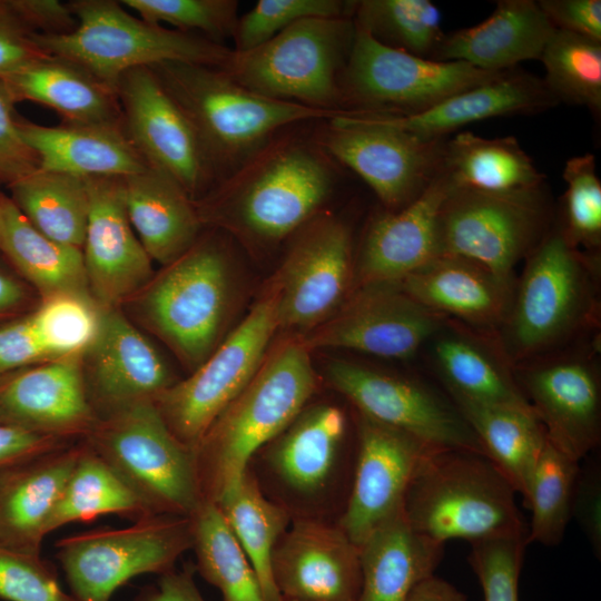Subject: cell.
<instances>
[{
	"mask_svg": "<svg viewBox=\"0 0 601 601\" xmlns=\"http://www.w3.org/2000/svg\"><path fill=\"white\" fill-rule=\"evenodd\" d=\"M334 165L316 139L278 132L195 205L203 225L274 246L319 215L335 187Z\"/></svg>",
	"mask_w": 601,
	"mask_h": 601,
	"instance_id": "6da1fadb",
	"label": "cell"
},
{
	"mask_svg": "<svg viewBox=\"0 0 601 601\" xmlns=\"http://www.w3.org/2000/svg\"><path fill=\"white\" fill-rule=\"evenodd\" d=\"M477 437L485 455L514 491L525 494L548 437L533 408L475 402L447 395Z\"/></svg>",
	"mask_w": 601,
	"mask_h": 601,
	"instance_id": "e575fe53",
	"label": "cell"
},
{
	"mask_svg": "<svg viewBox=\"0 0 601 601\" xmlns=\"http://www.w3.org/2000/svg\"><path fill=\"white\" fill-rule=\"evenodd\" d=\"M197 570L223 601H266L258 578L220 510L204 499L189 516Z\"/></svg>",
	"mask_w": 601,
	"mask_h": 601,
	"instance_id": "b9f144b4",
	"label": "cell"
},
{
	"mask_svg": "<svg viewBox=\"0 0 601 601\" xmlns=\"http://www.w3.org/2000/svg\"><path fill=\"white\" fill-rule=\"evenodd\" d=\"M82 441L154 514L190 516L204 500L195 451L173 434L154 401L99 418Z\"/></svg>",
	"mask_w": 601,
	"mask_h": 601,
	"instance_id": "9c48e42d",
	"label": "cell"
},
{
	"mask_svg": "<svg viewBox=\"0 0 601 601\" xmlns=\"http://www.w3.org/2000/svg\"><path fill=\"white\" fill-rule=\"evenodd\" d=\"M142 20L169 24L175 30L198 33L224 45L234 38L238 23L236 0H121Z\"/></svg>",
	"mask_w": 601,
	"mask_h": 601,
	"instance_id": "c3c4849f",
	"label": "cell"
},
{
	"mask_svg": "<svg viewBox=\"0 0 601 601\" xmlns=\"http://www.w3.org/2000/svg\"><path fill=\"white\" fill-rule=\"evenodd\" d=\"M0 249L38 287L45 298L59 294L91 297L82 252L43 235L12 199L1 193Z\"/></svg>",
	"mask_w": 601,
	"mask_h": 601,
	"instance_id": "d590c367",
	"label": "cell"
},
{
	"mask_svg": "<svg viewBox=\"0 0 601 601\" xmlns=\"http://www.w3.org/2000/svg\"><path fill=\"white\" fill-rule=\"evenodd\" d=\"M358 549L362 581L357 601H406L418 582L434 574L444 554V544L414 531L402 511Z\"/></svg>",
	"mask_w": 601,
	"mask_h": 601,
	"instance_id": "836d02e7",
	"label": "cell"
},
{
	"mask_svg": "<svg viewBox=\"0 0 601 601\" xmlns=\"http://www.w3.org/2000/svg\"><path fill=\"white\" fill-rule=\"evenodd\" d=\"M107 514L134 521L156 515L129 484L81 441L79 456L49 516L47 532Z\"/></svg>",
	"mask_w": 601,
	"mask_h": 601,
	"instance_id": "f35d334b",
	"label": "cell"
},
{
	"mask_svg": "<svg viewBox=\"0 0 601 601\" xmlns=\"http://www.w3.org/2000/svg\"><path fill=\"white\" fill-rule=\"evenodd\" d=\"M77 26L63 35L33 33L48 56L70 61L116 91L120 77L138 67L180 61L221 68L231 49L190 32L138 18L115 0L68 2Z\"/></svg>",
	"mask_w": 601,
	"mask_h": 601,
	"instance_id": "8992f818",
	"label": "cell"
},
{
	"mask_svg": "<svg viewBox=\"0 0 601 601\" xmlns=\"http://www.w3.org/2000/svg\"><path fill=\"white\" fill-rule=\"evenodd\" d=\"M138 293L145 324L195 370L217 347L229 313L228 256L216 238L200 236Z\"/></svg>",
	"mask_w": 601,
	"mask_h": 601,
	"instance_id": "ba28073f",
	"label": "cell"
},
{
	"mask_svg": "<svg viewBox=\"0 0 601 601\" xmlns=\"http://www.w3.org/2000/svg\"><path fill=\"white\" fill-rule=\"evenodd\" d=\"M572 518L601 559V463L590 457L579 467L572 499Z\"/></svg>",
	"mask_w": 601,
	"mask_h": 601,
	"instance_id": "db71d44e",
	"label": "cell"
},
{
	"mask_svg": "<svg viewBox=\"0 0 601 601\" xmlns=\"http://www.w3.org/2000/svg\"><path fill=\"white\" fill-rule=\"evenodd\" d=\"M18 129L38 157L41 170L86 179L126 177L148 166L122 126L67 122L43 126L18 119Z\"/></svg>",
	"mask_w": 601,
	"mask_h": 601,
	"instance_id": "4dcf8cb0",
	"label": "cell"
},
{
	"mask_svg": "<svg viewBox=\"0 0 601 601\" xmlns=\"http://www.w3.org/2000/svg\"><path fill=\"white\" fill-rule=\"evenodd\" d=\"M502 72L413 56L381 45L355 27L339 76L342 110L348 117L417 115Z\"/></svg>",
	"mask_w": 601,
	"mask_h": 601,
	"instance_id": "30bf717a",
	"label": "cell"
},
{
	"mask_svg": "<svg viewBox=\"0 0 601 601\" xmlns=\"http://www.w3.org/2000/svg\"><path fill=\"white\" fill-rule=\"evenodd\" d=\"M3 423L72 441L91 432L98 416L79 355L53 358L0 385Z\"/></svg>",
	"mask_w": 601,
	"mask_h": 601,
	"instance_id": "d4e9b609",
	"label": "cell"
},
{
	"mask_svg": "<svg viewBox=\"0 0 601 601\" xmlns=\"http://www.w3.org/2000/svg\"><path fill=\"white\" fill-rule=\"evenodd\" d=\"M28 319L46 358H60L79 355L92 345L100 307L88 296L59 294L45 298Z\"/></svg>",
	"mask_w": 601,
	"mask_h": 601,
	"instance_id": "bcb514c9",
	"label": "cell"
},
{
	"mask_svg": "<svg viewBox=\"0 0 601 601\" xmlns=\"http://www.w3.org/2000/svg\"><path fill=\"white\" fill-rule=\"evenodd\" d=\"M277 331L276 303L267 290L189 377L156 397L164 421L181 443L196 452L216 418L257 373Z\"/></svg>",
	"mask_w": 601,
	"mask_h": 601,
	"instance_id": "4fadbf2b",
	"label": "cell"
},
{
	"mask_svg": "<svg viewBox=\"0 0 601 601\" xmlns=\"http://www.w3.org/2000/svg\"><path fill=\"white\" fill-rule=\"evenodd\" d=\"M352 19L381 45L427 59L445 33L441 12L430 0L354 1Z\"/></svg>",
	"mask_w": 601,
	"mask_h": 601,
	"instance_id": "7bdbcfd3",
	"label": "cell"
},
{
	"mask_svg": "<svg viewBox=\"0 0 601 601\" xmlns=\"http://www.w3.org/2000/svg\"><path fill=\"white\" fill-rule=\"evenodd\" d=\"M272 575L282 599L357 601L359 549L339 526L299 520L278 540Z\"/></svg>",
	"mask_w": 601,
	"mask_h": 601,
	"instance_id": "603a6c76",
	"label": "cell"
},
{
	"mask_svg": "<svg viewBox=\"0 0 601 601\" xmlns=\"http://www.w3.org/2000/svg\"><path fill=\"white\" fill-rule=\"evenodd\" d=\"M353 485L338 526L358 548L402 511L407 486L433 449L394 427L357 413Z\"/></svg>",
	"mask_w": 601,
	"mask_h": 601,
	"instance_id": "ffe728a7",
	"label": "cell"
},
{
	"mask_svg": "<svg viewBox=\"0 0 601 601\" xmlns=\"http://www.w3.org/2000/svg\"><path fill=\"white\" fill-rule=\"evenodd\" d=\"M282 601H293V600L283 599Z\"/></svg>",
	"mask_w": 601,
	"mask_h": 601,
	"instance_id": "03108f58",
	"label": "cell"
},
{
	"mask_svg": "<svg viewBox=\"0 0 601 601\" xmlns=\"http://www.w3.org/2000/svg\"><path fill=\"white\" fill-rule=\"evenodd\" d=\"M355 35L351 17L295 22L248 51L231 53L219 68L260 96L342 110L339 76Z\"/></svg>",
	"mask_w": 601,
	"mask_h": 601,
	"instance_id": "52a82bcc",
	"label": "cell"
},
{
	"mask_svg": "<svg viewBox=\"0 0 601 601\" xmlns=\"http://www.w3.org/2000/svg\"><path fill=\"white\" fill-rule=\"evenodd\" d=\"M309 352L300 336L282 341L206 432L195 452L204 499L231 492L254 453L305 408L316 387Z\"/></svg>",
	"mask_w": 601,
	"mask_h": 601,
	"instance_id": "3957f363",
	"label": "cell"
},
{
	"mask_svg": "<svg viewBox=\"0 0 601 601\" xmlns=\"http://www.w3.org/2000/svg\"><path fill=\"white\" fill-rule=\"evenodd\" d=\"M14 104L0 80V184L8 187L39 168L38 157L19 134Z\"/></svg>",
	"mask_w": 601,
	"mask_h": 601,
	"instance_id": "f5cc1de1",
	"label": "cell"
},
{
	"mask_svg": "<svg viewBox=\"0 0 601 601\" xmlns=\"http://www.w3.org/2000/svg\"><path fill=\"white\" fill-rule=\"evenodd\" d=\"M129 221L151 260L167 266L200 237L203 223L195 201L165 171L147 166L121 177Z\"/></svg>",
	"mask_w": 601,
	"mask_h": 601,
	"instance_id": "1f68e13d",
	"label": "cell"
},
{
	"mask_svg": "<svg viewBox=\"0 0 601 601\" xmlns=\"http://www.w3.org/2000/svg\"><path fill=\"white\" fill-rule=\"evenodd\" d=\"M444 319L407 295L398 282H378L354 287L329 318L300 337L309 351L343 348L407 359L422 351Z\"/></svg>",
	"mask_w": 601,
	"mask_h": 601,
	"instance_id": "d6986e66",
	"label": "cell"
},
{
	"mask_svg": "<svg viewBox=\"0 0 601 601\" xmlns=\"http://www.w3.org/2000/svg\"><path fill=\"white\" fill-rule=\"evenodd\" d=\"M470 544L469 563L477 577L484 601H519L526 538H493Z\"/></svg>",
	"mask_w": 601,
	"mask_h": 601,
	"instance_id": "f907efd6",
	"label": "cell"
},
{
	"mask_svg": "<svg viewBox=\"0 0 601 601\" xmlns=\"http://www.w3.org/2000/svg\"><path fill=\"white\" fill-rule=\"evenodd\" d=\"M150 68L193 125L217 181L282 129L347 116L260 96L216 67L166 61Z\"/></svg>",
	"mask_w": 601,
	"mask_h": 601,
	"instance_id": "5b68a950",
	"label": "cell"
},
{
	"mask_svg": "<svg viewBox=\"0 0 601 601\" xmlns=\"http://www.w3.org/2000/svg\"><path fill=\"white\" fill-rule=\"evenodd\" d=\"M353 7L354 1L342 0H259L239 17L233 50L256 48L304 19L352 18Z\"/></svg>",
	"mask_w": 601,
	"mask_h": 601,
	"instance_id": "681fc988",
	"label": "cell"
},
{
	"mask_svg": "<svg viewBox=\"0 0 601 601\" xmlns=\"http://www.w3.org/2000/svg\"><path fill=\"white\" fill-rule=\"evenodd\" d=\"M21 297L22 292L19 285L0 274V309L16 305Z\"/></svg>",
	"mask_w": 601,
	"mask_h": 601,
	"instance_id": "be15d7a7",
	"label": "cell"
},
{
	"mask_svg": "<svg viewBox=\"0 0 601 601\" xmlns=\"http://www.w3.org/2000/svg\"><path fill=\"white\" fill-rule=\"evenodd\" d=\"M346 427V416L335 405L305 407L275 439L268 454L273 469L295 490H317L334 467Z\"/></svg>",
	"mask_w": 601,
	"mask_h": 601,
	"instance_id": "8d00e7d4",
	"label": "cell"
},
{
	"mask_svg": "<svg viewBox=\"0 0 601 601\" xmlns=\"http://www.w3.org/2000/svg\"><path fill=\"white\" fill-rule=\"evenodd\" d=\"M72 443L76 442L0 423V470Z\"/></svg>",
	"mask_w": 601,
	"mask_h": 601,
	"instance_id": "680465c9",
	"label": "cell"
},
{
	"mask_svg": "<svg viewBox=\"0 0 601 601\" xmlns=\"http://www.w3.org/2000/svg\"><path fill=\"white\" fill-rule=\"evenodd\" d=\"M0 599L77 601L61 588L53 565L41 558L0 548Z\"/></svg>",
	"mask_w": 601,
	"mask_h": 601,
	"instance_id": "816d5d0a",
	"label": "cell"
},
{
	"mask_svg": "<svg viewBox=\"0 0 601 601\" xmlns=\"http://www.w3.org/2000/svg\"><path fill=\"white\" fill-rule=\"evenodd\" d=\"M546 185L516 191L453 187L439 216V256H459L504 278L552 227Z\"/></svg>",
	"mask_w": 601,
	"mask_h": 601,
	"instance_id": "8fae6325",
	"label": "cell"
},
{
	"mask_svg": "<svg viewBox=\"0 0 601 601\" xmlns=\"http://www.w3.org/2000/svg\"><path fill=\"white\" fill-rule=\"evenodd\" d=\"M559 105L543 78L513 68L461 91L430 109L406 117H368L424 140L446 139L473 122L494 117L534 115Z\"/></svg>",
	"mask_w": 601,
	"mask_h": 601,
	"instance_id": "f1b7e54d",
	"label": "cell"
},
{
	"mask_svg": "<svg viewBox=\"0 0 601 601\" xmlns=\"http://www.w3.org/2000/svg\"><path fill=\"white\" fill-rule=\"evenodd\" d=\"M554 28L534 0H499L480 23L444 33L433 60L502 72L540 59Z\"/></svg>",
	"mask_w": 601,
	"mask_h": 601,
	"instance_id": "f546056e",
	"label": "cell"
},
{
	"mask_svg": "<svg viewBox=\"0 0 601 601\" xmlns=\"http://www.w3.org/2000/svg\"><path fill=\"white\" fill-rule=\"evenodd\" d=\"M316 141L375 193L385 210L416 200L443 171L447 139L424 140L376 118L341 116Z\"/></svg>",
	"mask_w": 601,
	"mask_h": 601,
	"instance_id": "5bb4252c",
	"label": "cell"
},
{
	"mask_svg": "<svg viewBox=\"0 0 601 601\" xmlns=\"http://www.w3.org/2000/svg\"><path fill=\"white\" fill-rule=\"evenodd\" d=\"M352 233L331 215H317L297 233L268 292L278 331H308L329 318L354 286Z\"/></svg>",
	"mask_w": 601,
	"mask_h": 601,
	"instance_id": "e0dca14e",
	"label": "cell"
},
{
	"mask_svg": "<svg viewBox=\"0 0 601 601\" xmlns=\"http://www.w3.org/2000/svg\"><path fill=\"white\" fill-rule=\"evenodd\" d=\"M326 374L329 384L357 413L405 432L433 450H467L485 455L477 437L442 388L349 359L331 361Z\"/></svg>",
	"mask_w": 601,
	"mask_h": 601,
	"instance_id": "9a60e30c",
	"label": "cell"
},
{
	"mask_svg": "<svg viewBox=\"0 0 601 601\" xmlns=\"http://www.w3.org/2000/svg\"><path fill=\"white\" fill-rule=\"evenodd\" d=\"M524 260L492 334L512 367L588 338L600 313V254L573 247L556 221Z\"/></svg>",
	"mask_w": 601,
	"mask_h": 601,
	"instance_id": "7a4b0ae2",
	"label": "cell"
},
{
	"mask_svg": "<svg viewBox=\"0 0 601 601\" xmlns=\"http://www.w3.org/2000/svg\"><path fill=\"white\" fill-rule=\"evenodd\" d=\"M193 573V569L186 568L160 574L157 584L141 591L135 601H205Z\"/></svg>",
	"mask_w": 601,
	"mask_h": 601,
	"instance_id": "94428289",
	"label": "cell"
},
{
	"mask_svg": "<svg viewBox=\"0 0 601 601\" xmlns=\"http://www.w3.org/2000/svg\"><path fill=\"white\" fill-rule=\"evenodd\" d=\"M86 179L90 204L81 252L87 282L99 307H117L152 278L151 259L129 221L121 177Z\"/></svg>",
	"mask_w": 601,
	"mask_h": 601,
	"instance_id": "44dd1931",
	"label": "cell"
},
{
	"mask_svg": "<svg viewBox=\"0 0 601 601\" xmlns=\"http://www.w3.org/2000/svg\"><path fill=\"white\" fill-rule=\"evenodd\" d=\"M515 493L486 455L432 450L407 486L402 513L414 531L440 544L452 539L526 538Z\"/></svg>",
	"mask_w": 601,
	"mask_h": 601,
	"instance_id": "277c9868",
	"label": "cell"
},
{
	"mask_svg": "<svg viewBox=\"0 0 601 601\" xmlns=\"http://www.w3.org/2000/svg\"><path fill=\"white\" fill-rule=\"evenodd\" d=\"M443 170L454 187L516 191L546 185L545 175L513 136L460 131L445 140Z\"/></svg>",
	"mask_w": 601,
	"mask_h": 601,
	"instance_id": "74e56055",
	"label": "cell"
},
{
	"mask_svg": "<svg viewBox=\"0 0 601 601\" xmlns=\"http://www.w3.org/2000/svg\"><path fill=\"white\" fill-rule=\"evenodd\" d=\"M46 358L29 319L0 328V372Z\"/></svg>",
	"mask_w": 601,
	"mask_h": 601,
	"instance_id": "91938a15",
	"label": "cell"
},
{
	"mask_svg": "<svg viewBox=\"0 0 601 601\" xmlns=\"http://www.w3.org/2000/svg\"><path fill=\"white\" fill-rule=\"evenodd\" d=\"M85 381L98 418L155 401L177 381L155 346L117 309L100 307Z\"/></svg>",
	"mask_w": 601,
	"mask_h": 601,
	"instance_id": "7402d4cb",
	"label": "cell"
},
{
	"mask_svg": "<svg viewBox=\"0 0 601 601\" xmlns=\"http://www.w3.org/2000/svg\"><path fill=\"white\" fill-rule=\"evenodd\" d=\"M45 56L33 32L16 17L7 1H0V79Z\"/></svg>",
	"mask_w": 601,
	"mask_h": 601,
	"instance_id": "11a10c76",
	"label": "cell"
},
{
	"mask_svg": "<svg viewBox=\"0 0 601 601\" xmlns=\"http://www.w3.org/2000/svg\"><path fill=\"white\" fill-rule=\"evenodd\" d=\"M0 423H3V420H2L1 413H0Z\"/></svg>",
	"mask_w": 601,
	"mask_h": 601,
	"instance_id": "e7e4bbea",
	"label": "cell"
},
{
	"mask_svg": "<svg viewBox=\"0 0 601 601\" xmlns=\"http://www.w3.org/2000/svg\"><path fill=\"white\" fill-rule=\"evenodd\" d=\"M214 503L248 558L266 601H282L272 575V556L288 524L286 510L267 500L248 473Z\"/></svg>",
	"mask_w": 601,
	"mask_h": 601,
	"instance_id": "60d3db41",
	"label": "cell"
},
{
	"mask_svg": "<svg viewBox=\"0 0 601 601\" xmlns=\"http://www.w3.org/2000/svg\"><path fill=\"white\" fill-rule=\"evenodd\" d=\"M597 337L513 367L515 381L549 442L581 462L601 441V373Z\"/></svg>",
	"mask_w": 601,
	"mask_h": 601,
	"instance_id": "2e32d148",
	"label": "cell"
},
{
	"mask_svg": "<svg viewBox=\"0 0 601 601\" xmlns=\"http://www.w3.org/2000/svg\"><path fill=\"white\" fill-rule=\"evenodd\" d=\"M454 186L444 170L413 203L375 215L354 257V287L398 282L439 256V216Z\"/></svg>",
	"mask_w": 601,
	"mask_h": 601,
	"instance_id": "cb8c5ba5",
	"label": "cell"
},
{
	"mask_svg": "<svg viewBox=\"0 0 601 601\" xmlns=\"http://www.w3.org/2000/svg\"><path fill=\"white\" fill-rule=\"evenodd\" d=\"M554 29L601 41L600 0H539Z\"/></svg>",
	"mask_w": 601,
	"mask_h": 601,
	"instance_id": "9f6ffc18",
	"label": "cell"
},
{
	"mask_svg": "<svg viewBox=\"0 0 601 601\" xmlns=\"http://www.w3.org/2000/svg\"><path fill=\"white\" fill-rule=\"evenodd\" d=\"M9 188L12 201L39 231L82 249L90 204L87 179L38 168Z\"/></svg>",
	"mask_w": 601,
	"mask_h": 601,
	"instance_id": "ab89813d",
	"label": "cell"
},
{
	"mask_svg": "<svg viewBox=\"0 0 601 601\" xmlns=\"http://www.w3.org/2000/svg\"><path fill=\"white\" fill-rule=\"evenodd\" d=\"M116 93L122 129L148 166L173 177L196 201L217 175L187 116L150 67L125 72Z\"/></svg>",
	"mask_w": 601,
	"mask_h": 601,
	"instance_id": "ac0fdd59",
	"label": "cell"
},
{
	"mask_svg": "<svg viewBox=\"0 0 601 601\" xmlns=\"http://www.w3.org/2000/svg\"><path fill=\"white\" fill-rule=\"evenodd\" d=\"M423 349L446 395L532 408L492 334L445 317Z\"/></svg>",
	"mask_w": 601,
	"mask_h": 601,
	"instance_id": "484cf974",
	"label": "cell"
},
{
	"mask_svg": "<svg viewBox=\"0 0 601 601\" xmlns=\"http://www.w3.org/2000/svg\"><path fill=\"white\" fill-rule=\"evenodd\" d=\"M580 462L570 459L549 440L542 450L523 495L531 511L526 543L558 545L572 518V499Z\"/></svg>",
	"mask_w": 601,
	"mask_h": 601,
	"instance_id": "ee69618b",
	"label": "cell"
},
{
	"mask_svg": "<svg viewBox=\"0 0 601 601\" xmlns=\"http://www.w3.org/2000/svg\"><path fill=\"white\" fill-rule=\"evenodd\" d=\"M562 177L566 189L556 224L573 247L600 254L601 181L594 155L587 152L568 159Z\"/></svg>",
	"mask_w": 601,
	"mask_h": 601,
	"instance_id": "7dc6e473",
	"label": "cell"
},
{
	"mask_svg": "<svg viewBox=\"0 0 601 601\" xmlns=\"http://www.w3.org/2000/svg\"><path fill=\"white\" fill-rule=\"evenodd\" d=\"M189 516L156 514L122 529H98L56 542V556L77 601H110L137 575L164 574L191 549Z\"/></svg>",
	"mask_w": 601,
	"mask_h": 601,
	"instance_id": "7c38bea8",
	"label": "cell"
},
{
	"mask_svg": "<svg viewBox=\"0 0 601 601\" xmlns=\"http://www.w3.org/2000/svg\"><path fill=\"white\" fill-rule=\"evenodd\" d=\"M10 10L33 33L63 35L71 32L77 20L68 2L58 0H10Z\"/></svg>",
	"mask_w": 601,
	"mask_h": 601,
	"instance_id": "6f0895ef",
	"label": "cell"
},
{
	"mask_svg": "<svg viewBox=\"0 0 601 601\" xmlns=\"http://www.w3.org/2000/svg\"><path fill=\"white\" fill-rule=\"evenodd\" d=\"M544 83L560 102L601 115V41L554 30L540 57Z\"/></svg>",
	"mask_w": 601,
	"mask_h": 601,
	"instance_id": "f6af8a7d",
	"label": "cell"
},
{
	"mask_svg": "<svg viewBox=\"0 0 601 601\" xmlns=\"http://www.w3.org/2000/svg\"><path fill=\"white\" fill-rule=\"evenodd\" d=\"M16 102L43 105L67 124L122 126L116 91L61 58L45 56L0 79Z\"/></svg>",
	"mask_w": 601,
	"mask_h": 601,
	"instance_id": "d6a6232c",
	"label": "cell"
},
{
	"mask_svg": "<svg viewBox=\"0 0 601 601\" xmlns=\"http://www.w3.org/2000/svg\"><path fill=\"white\" fill-rule=\"evenodd\" d=\"M406 601H466V597L449 581L432 574L413 588Z\"/></svg>",
	"mask_w": 601,
	"mask_h": 601,
	"instance_id": "6125c7cd",
	"label": "cell"
},
{
	"mask_svg": "<svg viewBox=\"0 0 601 601\" xmlns=\"http://www.w3.org/2000/svg\"><path fill=\"white\" fill-rule=\"evenodd\" d=\"M81 441L0 470V548L41 554L49 516Z\"/></svg>",
	"mask_w": 601,
	"mask_h": 601,
	"instance_id": "83f0119b",
	"label": "cell"
},
{
	"mask_svg": "<svg viewBox=\"0 0 601 601\" xmlns=\"http://www.w3.org/2000/svg\"><path fill=\"white\" fill-rule=\"evenodd\" d=\"M398 283L424 307L493 334L509 311L515 278L464 257L440 255Z\"/></svg>",
	"mask_w": 601,
	"mask_h": 601,
	"instance_id": "4316f807",
	"label": "cell"
}]
</instances>
